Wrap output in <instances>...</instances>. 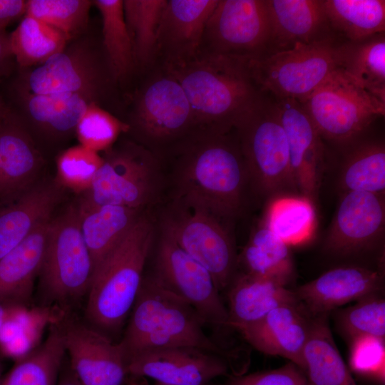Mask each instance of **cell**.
Wrapping results in <instances>:
<instances>
[{
	"instance_id": "1",
	"label": "cell",
	"mask_w": 385,
	"mask_h": 385,
	"mask_svg": "<svg viewBox=\"0 0 385 385\" xmlns=\"http://www.w3.org/2000/svg\"><path fill=\"white\" fill-rule=\"evenodd\" d=\"M165 158L170 160V199L200 207L229 226L242 214L251 188L234 130L195 129Z\"/></svg>"
},
{
	"instance_id": "2",
	"label": "cell",
	"mask_w": 385,
	"mask_h": 385,
	"mask_svg": "<svg viewBox=\"0 0 385 385\" xmlns=\"http://www.w3.org/2000/svg\"><path fill=\"white\" fill-rule=\"evenodd\" d=\"M249 60L200 51L163 65L178 81L190 105L195 129L230 132L262 97Z\"/></svg>"
},
{
	"instance_id": "3",
	"label": "cell",
	"mask_w": 385,
	"mask_h": 385,
	"mask_svg": "<svg viewBox=\"0 0 385 385\" xmlns=\"http://www.w3.org/2000/svg\"><path fill=\"white\" fill-rule=\"evenodd\" d=\"M155 226L144 212L96 268L86 314L99 329L117 332L128 318L155 243Z\"/></svg>"
},
{
	"instance_id": "4",
	"label": "cell",
	"mask_w": 385,
	"mask_h": 385,
	"mask_svg": "<svg viewBox=\"0 0 385 385\" xmlns=\"http://www.w3.org/2000/svg\"><path fill=\"white\" fill-rule=\"evenodd\" d=\"M128 318L120 342L127 361L143 352L175 346L197 347L227 357L205 332V324L192 307L152 274L144 275Z\"/></svg>"
},
{
	"instance_id": "5",
	"label": "cell",
	"mask_w": 385,
	"mask_h": 385,
	"mask_svg": "<svg viewBox=\"0 0 385 385\" xmlns=\"http://www.w3.org/2000/svg\"><path fill=\"white\" fill-rule=\"evenodd\" d=\"M234 130L254 192L270 199L297 192L287 136L270 96L263 93Z\"/></svg>"
},
{
	"instance_id": "6",
	"label": "cell",
	"mask_w": 385,
	"mask_h": 385,
	"mask_svg": "<svg viewBox=\"0 0 385 385\" xmlns=\"http://www.w3.org/2000/svg\"><path fill=\"white\" fill-rule=\"evenodd\" d=\"M165 185L161 160L140 143L125 142L103 158L81 208L115 205L145 210Z\"/></svg>"
},
{
	"instance_id": "7",
	"label": "cell",
	"mask_w": 385,
	"mask_h": 385,
	"mask_svg": "<svg viewBox=\"0 0 385 385\" xmlns=\"http://www.w3.org/2000/svg\"><path fill=\"white\" fill-rule=\"evenodd\" d=\"M159 222V227L210 273L218 291L226 290L238 267L230 226L206 210L178 199H170Z\"/></svg>"
},
{
	"instance_id": "8",
	"label": "cell",
	"mask_w": 385,
	"mask_h": 385,
	"mask_svg": "<svg viewBox=\"0 0 385 385\" xmlns=\"http://www.w3.org/2000/svg\"><path fill=\"white\" fill-rule=\"evenodd\" d=\"M299 102L321 138L339 145L353 143L385 113V102L339 68Z\"/></svg>"
},
{
	"instance_id": "9",
	"label": "cell",
	"mask_w": 385,
	"mask_h": 385,
	"mask_svg": "<svg viewBox=\"0 0 385 385\" xmlns=\"http://www.w3.org/2000/svg\"><path fill=\"white\" fill-rule=\"evenodd\" d=\"M128 125L139 143L160 160L195 129L183 88L163 66L139 91Z\"/></svg>"
},
{
	"instance_id": "10",
	"label": "cell",
	"mask_w": 385,
	"mask_h": 385,
	"mask_svg": "<svg viewBox=\"0 0 385 385\" xmlns=\"http://www.w3.org/2000/svg\"><path fill=\"white\" fill-rule=\"evenodd\" d=\"M331 38L249 60L252 76L262 93L298 101L308 96L338 68L337 47Z\"/></svg>"
},
{
	"instance_id": "11",
	"label": "cell",
	"mask_w": 385,
	"mask_h": 385,
	"mask_svg": "<svg viewBox=\"0 0 385 385\" xmlns=\"http://www.w3.org/2000/svg\"><path fill=\"white\" fill-rule=\"evenodd\" d=\"M40 273L53 299L72 301L88 293L93 265L82 235L78 208L71 207L51 220Z\"/></svg>"
},
{
	"instance_id": "12",
	"label": "cell",
	"mask_w": 385,
	"mask_h": 385,
	"mask_svg": "<svg viewBox=\"0 0 385 385\" xmlns=\"http://www.w3.org/2000/svg\"><path fill=\"white\" fill-rule=\"evenodd\" d=\"M154 272L151 274L166 289L182 299L208 325L230 328L227 307L210 273L185 252L159 227Z\"/></svg>"
},
{
	"instance_id": "13",
	"label": "cell",
	"mask_w": 385,
	"mask_h": 385,
	"mask_svg": "<svg viewBox=\"0 0 385 385\" xmlns=\"http://www.w3.org/2000/svg\"><path fill=\"white\" fill-rule=\"evenodd\" d=\"M270 38L266 0H218L207 22L200 50L257 59L269 55Z\"/></svg>"
},
{
	"instance_id": "14",
	"label": "cell",
	"mask_w": 385,
	"mask_h": 385,
	"mask_svg": "<svg viewBox=\"0 0 385 385\" xmlns=\"http://www.w3.org/2000/svg\"><path fill=\"white\" fill-rule=\"evenodd\" d=\"M105 74L94 49L78 41L29 72L17 87L34 94L80 93L96 102Z\"/></svg>"
},
{
	"instance_id": "15",
	"label": "cell",
	"mask_w": 385,
	"mask_h": 385,
	"mask_svg": "<svg viewBox=\"0 0 385 385\" xmlns=\"http://www.w3.org/2000/svg\"><path fill=\"white\" fill-rule=\"evenodd\" d=\"M384 231V195L345 192L327 233L324 248L339 257L370 252L382 244Z\"/></svg>"
},
{
	"instance_id": "16",
	"label": "cell",
	"mask_w": 385,
	"mask_h": 385,
	"mask_svg": "<svg viewBox=\"0 0 385 385\" xmlns=\"http://www.w3.org/2000/svg\"><path fill=\"white\" fill-rule=\"evenodd\" d=\"M230 367L226 356L192 346L149 351L127 361L128 375L150 378L164 385H208L227 376Z\"/></svg>"
},
{
	"instance_id": "17",
	"label": "cell",
	"mask_w": 385,
	"mask_h": 385,
	"mask_svg": "<svg viewBox=\"0 0 385 385\" xmlns=\"http://www.w3.org/2000/svg\"><path fill=\"white\" fill-rule=\"evenodd\" d=\"M62 335L72 373L81 385L124 384L127 358L120 342L81 324L68 325Z\"/></svg>"
},
{
	"instance_id": "18",
	"label": "cell",
	"mask_w": 385,
	"mask_h": 385,
	"mask_svg": "<svg viewBox=\"0 0 385 385\" xmlns=\"http://www.w3.org/2000/svg\"><path fill=\"white\" fill-rule=\"evenodd\" d=\"M272 98L287 136L296 190L314 203L324 171L322 138L298 101Z\"/></svg>"
},
{
	"instance_id": "19",
	"label": "cell",
	"mask_w": 385,
	"mask_h": 385,
	"mask_svg": "<svg viewBox=\"0 0 385 385\" xmlns=\"http://www.w3.org/2000/svg\"><path fill=\"white\" fill-rule=\"evenodd\" d=\"M217 1L166 0L157 36V58H163V65L181 63L199 53Z\"/></svg>"
},
{
	"instance_id": "20",
	"label": "cell",
	"mask_w": 385,
	"mask_h": 385,
	"mask_svg": "<svg viewBox=\"0 0 385 385\" xmlns=\"http://www.w3.org/2000/svg\"><path fill=\"white\" fill-rule=\"evenodd\" d=\"M384 272L358 266L331 269L294 291L298 302L312 317L328 313L349 302L380 293Z\"/></svg>"
},
{
	"instance_id": "21",
	"label": "cell",
	"mask_w": 385,
	"mask_h": 385,
	"mask_svg": "<svg viewBox=\"0 0 385 385\" xmlns=\"http://www.w3.org/2000/svg\"><path fill=\"white\" fill-rule=\"evenodd\" d=\"M307 313L299 302L284 304L239 332L259 351L287 359L302 370L312 323Z\"/></svg>"
},
{
	"instance_id": "22",
	"label": "cell",
	"mask_w": 385,
	"mask_h": 385,
	"mask_svg": "<svg viewBox=\"0 0 385 385\" xmlns=\"http://www.w3.org/2000/svg\"><path fill=\"white\" fill-rule=\"evenodd\" d=\"M266 3L271 29L269 55L298 44L337 38L330 27L324 0H266Z\"/></svg>"
},
{
	"instance_id": "23",
	"label": "cell",
	"mask_w": 385,
	"mask_h": 385,
	"mask_svg": "<svg viewBox=\"0 0 385 385\" xmlns=\"http://www.w3.org/2000/svg\"><path fill=\"white\" fill-rule=\"evenodd\" d=\"M41 163L28 132L9 109L0 127V205L29 189Z\"/></svg>"
},
{
	"instance_id": "24",
	"label": "cell",
	"mask_w": 385,
	"mask_h": 385,
	"mask_svg": "<svg viewBox=\"0 0 385 385\" xmlns=\"http://www.w3.org/2000/svg\"><path fill=\"white\" fill-rule=\"evenodd\" d=\"M227 290L229 327H248L274 308L298 302L294 292L270 279L245 272L235 274Z\"/></svg>"
},
{
	"instance_id": "25",
	"label": "cell",
	"mask_w": 385,
	"mask_h": 385,
	"mask_svg": "<svg viewBox=\"0 0 385 385\" xmlns=\"http://www.w3.org/2000/svg\"><path fill=\"white\" fill-rule=\"evenodd\" d=\"M51 219L39 225L21 244L0 258V302L21 305L40 273Z\"/></svg>"
},
{
	"instance_id": "26",
	"label": "cell",
	"mask_w": 385,
	"mask_h": 385,
	"mask_svg": "<svg viewBox=\"0 0 385 385\" xmlns=\"http://www.w3.org/2000/svg\"><path fill=\"white\" fill-rule=\"evenodd\" d=\"M58 198L53 187L39 186L0 205V258L51 219Z\"/></svg>"
},
{
	"instance_id": "27",
	"label": "cell",
	"mask_w": 385,
	"mask_h": 385,
	"mask_svg": "<svg viewBox=\"0 0 385 385\" xmlns=\"http://www.w3.org/2000/svg\"><path fill=\"white\" fill-rule=\"evenodd\" d=\"M327 315L312 317L302 371L309 385H357L334 342Z\"/></svg>"
},
{
	"instance_id": "28",
	"label": "cell",
	"mask_w": 385,
	"mask_h": 385,
	"mask_svg": "<svg viewBox=\"0 0 385 385\" xmlns=\"http://www.w3.org/2000/svg\"><path fill=\"white\" fill-rule=\"evenodd\" d=\"M78 210L81 230L92 259L93 272L108 252L145 212L115 205Z\"/></svg>"
},
{
	"instance_id": "29",
	"label": "cell",
	"mask_w": 385,
	"mask_h": 385,
	"mask_svg": "<svg viewBox=\"0 0 385 385\" xmlns=\"http://www.w3.org/2000/svg\"><path fill=\"white\" fill-rule=\"evenodd\" d=\"M337 61L339 69L385 102L384 33L359 41L341 40L337 47Z\"/></svg>"
},
{
	"instance_id": "30",
	"label": "cell",
	"mask_w": 385,
	"mask_h": 385,
	"mask_svg": "<svg viewBox=\"0 0 385 385\" xmlns=\"http://www.w3.org/2000/svg\"><path fill=\"white\" fill-rule=\"evenodd\" d=\"M289 247L261 222L238 256V265H242L245 273L287 287L294 275Z\"/></svg>"
},
{
	"instance_id": "31",
	"label": "cell",
	"mask_w": 385,
	"mask_h": 385,
	"mask_svg": "<svg viewBox=\"0 0 385 385\" xmlns=\"http://www.w3.org/2000/svg\"><path fill=\"white\" fill-rule=\"evenodd\" d=\"M19 99L29 117L53 134L76 130L92 99L80 93L34 94L16 87Z\"/></svg>"
},
{
	"instance_id": "32",
	"label": "cell",
	"mask_w": 385,
	"mask_h": 385,
	"mask_svg": "<svg viewBox=\"0 0 385 385\" xmlns=\"http://www.w3.org/2000/svg\"><path fill=\"white\" fill-rule=\"evenodd\" d=\"M325 12L335 36L359 41L384 33L385 1L324 0Z\"/></svg>"
},
{
	"instance_id": "33",
	"label": "cell",
	"mask_w": 385,
	"mask_h": 385,
	"mask_svg": "<svg viewBox=\"0 0 385 385\" xmlns=\"http://www.w3.org/2000/svg\"><path fill=\"white\" fill-rule=\"evenodd\" d=\"M262 222L289 247L302 245L310 240L315 229L314 202L300 195L274 197Z\"/></svg>"
},
{
	"instance_id": "34",
	"label": "cell",
	"mask_w": 385,
	"mask_h": 385,
	"mask_svg": "<svg viewBox=\"0 0 385 385\" xmlns=\"http://www.w3.org/2000/svg\"><path fill=\"white\" fill-rule=\"evenodd\" d=\"M339 185L342 193L356 191L384 195V145L373 141L352 147L341 166Z\"/></svg>"
},
{
	"instance_id": "35",
	"label": "cell",
	"mask_w": 385,
	"mask_h": 385,
	"mask_svg": "<svg viewBox=\"0 0 385 385\" xmlns=\"http://www.w3.org/2000/svg\"><path fill=\"white\" fill-rule=\"evenodd\" d=\"M102 17L103 46L111 78L121 81L135 67L130 38L124 19L122 0H95Z\"/></svg>"
},
{
	"instance_id": "36",
	"label": "cell",
	"mask_w": 385,
	"mask_h": 385,
	"mask_svg": "<svg viewBox=\"0 0 385 385\" xmlns=\"http://www.w3.org/2000/svg\"><path fill=\"white\" fill-rule=\"evenodd\" d=\"M11 51L21 68L40 65L63 51L69 38L60 30L33 16L25 15L9 34Z\"/></svg>"
},
{
	"instance_id": "37",
	"label": "cell",
	"mask_w": 385,
	"mask_h": 385,
	"mask_svg": "<svg viewBox=\"0 0 385 385\" xmlns=\"http://www.w3.org/2000/svg\"><path fill=\"white\" fill-rule=\"evenodd\" d=\"M166 0H124L123 9L136 66L148 67L157 59V36Z\"/></svg>"
},
{
	"instance_id": "38",
	"label": "cell",
	"mask_w": 385,
	"mask_h": 385,
	"mask_svg": "<svg viewBox=\"0 0 385 385\" xmlns=\"http://www.w3.org/2000/svg\"><path fill=\"white\" fill-rule=\"evenodd\" d=\"M65 353L62 330L54 327L43 344L18 361L0 385H56Z\"/></svg>"
},
{
	"instance_id": "39",
	"label": "cell",
	"mask_w": 385,
	"mask_h": 385,
	"mask_svg": "<svg viewBox=\"0 0 385 385\" xmlns=\"http://www.w3.org/2000/svg\"><path fill=\"white\" fill-rule=\"evenodd\" d=\"M92 4L88 0H28L26 15L55 27L70 40L86 29Z\"/></svg>"
},
{
	"instance_id": "40",
	"label": "cell",
	"mask_w": 385,
	"mask_h": 385,
	"mask_svg": "<svg viewBox=\"0 0 385 385\" xmlns=\"http://www.w3.org/2000/svg\"><path fill=\"white\" fill-rule=\"evenodd\" d=\"M379 294L363 297L338 312V328L349 340L364 335L384 339L385 301Z\"/></svg>"
},
{
	"instance_id": "41",
	"label": "cell",
	"mask_w": 385,
	"mask_h": 385,
	"mask_svg": "<svg viewBox=\"0 0 385 385\" xmlns=\"http://www.w3.org/2000/svg\"><path fill=\"white\" fill-rule=\"evenodd\" d=\"M43 321L39 314L14 304L0 330V347L4 354L17 361L28 356L39 337Z\"/></svg>"
},
{
	"instance_id": "42",
	"label": "cell",
	"mask_w": 385,
	"mask_h": 385,
	"mask_svg": "<svg viewBox=\"0 0 385 385\" xmlns=\"http://www.w3.org/2000/svg\"><path fill=\"white\" fill-rule=\"evenodd\" d=\"M128 130V123L101 108L96 102L89 104L76 128L81 145L96 152L108 148L121 132Z\"/></svg>"
},
{
	"instance_id": "43",
	"label": "cell",
	"mask_w": 385,
	"mask_h": 385,
	"mask_svg": "<svg viewBox=\"0 0 385 385\" xmlns=\"http://www.w3.org/2000/svg\"><path fill=\"white\" fill-rule=\"evenodd\" d=\"M350 341L349 365L352 371L384 384V339L364 335Z\"/></svg>"
},
{
	"instance_id": "44",
	"label": "cell",
	"mask_w": 385,
	"mask_h": 385,
	"mask_svg": "<svg viewBox=\"0 0 385 385\" xmlns=\"http://www.w3.org/2000/svg\"><path fill=\"white\" fill-rule=\"evenodd\" d=\"M102 160L96 151L83 145L76 146L60 155L58 168L61 178L71 186L88 188Z\"/></svg>"
},
{
	"instance_id": "45",
	"label": "cell",
	"mask_w": 385,
	"mask_h": 385,
	"mask_svg": "<svg viewBox=\"0 0 385 385\" xmlns=\"http://www.w3.org/2000/svg\"><path fill=\"white\" fill-rule=\"evenodd\" d=\"M307 381L303 371L294 364L272 370L249 374H236L224 385H300Z\"/></svg>"
},
{
	"instance_id": "46",
	"label": "cell",
	"mask_w": 385,
	"mask_h": 385,
	"mask_svg": "<svg viewBox=\"0 0 385 385\" xmlns=\"http://www.w3.org/2000/svg\"><path fill=\"white\" fill-rule=\"evenodd\" d=\"M27 1L0 0V32L6 33L11 24L26 15Z\"/></svg>"
},
{
	"instance_id": "47",
	"label": "cell",
	"mask_w": 385,
	"mask_h": 385,
	"mask_svg": "<svg viewBox=\"0 0 385 385\" xmlns=\"http://www.w3.org/2000/svg\"><path fill=\"white\" fill-rule=\"evenodd\" d=\"M14 57L9 41V35L0 32V76L9 69L11 58Z\"/></svg>"
},
{
	"instance_id": "48",
	"label": "cell",
	"mask_w": 385,
	"mask_h": 385,
	"mask_svg": "<svg viewBox=\"0 0 385 385\" xmlns=\"http://www.w3.org/2000/svg\"><path fill=\"white\" fill-rule=\"evenodd\" d=\"M13 305L0 302V330L8 319Z\"/></svg>"
},
{
	"instance_id": "49",
	"label": "cell",
	"mask_w": 385,
	"mask_h": 385,
	"mask_svg": "<svg viewBox=\"0 0 385 385\" xmlns=\"http://www.w3.org/2000/svg\"><path fill=\"white\" fill-rule=\"evenodd\" d=\"M57 385H81L73 373L71 375L64 377Z\"/></svg>"
},
{
	"instance_id": "50",
	"label": "cell",
	"mask_w": 385,
	"mask_h": 385,
	"mask_svg": "<svg viewBox=\"0 0 385 385\" xmlns=\"http://www.w3.org/2000/svg\"><path fill=\"white\" fill-rule=\"evenodd\" d=\"M9 108L4 105V102L0 99V127L5 118Z\"/></svg>"
},
{
	"instance_id": "51",
	"label": "cell",
	"mask_w": 385,
	"mask_h": 385,
	"mask_svg": "<svg viewBox=\"0 0 385 385\" xmlns=\"http://www.w3.org/2000/svg\"><path fill=\"white\" fill-rule=\"evenodd\" d=\"M123 385H149V384H142V383H140V382H138L136 381H131L125 384H123ZM153 385H164V384H158L156 383L155 384H153ZM208 385H224L223 384H210Z\"/></svg>"
},
{
	"instance_id": "52",
	"label": "cell",
	"mask_w": 385,
	"mask_h": 385,
	"mask_svg": "<svg viewBox=\"0 0 385 385\" xmlns=\"http://www.w3.org/2000/svg\"><path fill=\"white\" fill-rule=\"evenodd\" d=\"M1 371H2V369H1V361H0V383H1V379H2V376H1Z\"/></svg>"
},
{
	"instance_id": "53",
	"label": "cell",
	"mask_w": 385,
	"mask_h": 385,
	"mask_svg": "<svg viewBox=\"0 0 385 385\" xmlns=\"http://www.w3.org/2000/svg\"><path fill=\"white\" fill-rule=\"evenodd\" d=\"M300 385H309L307 382V380L306 381H304V383H302V384Z\"/></svg>"
}]
</instances>
